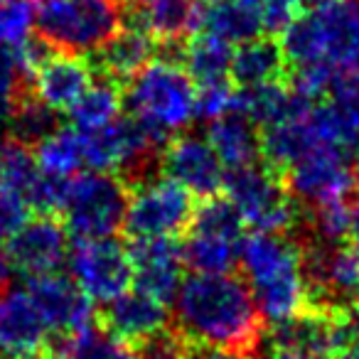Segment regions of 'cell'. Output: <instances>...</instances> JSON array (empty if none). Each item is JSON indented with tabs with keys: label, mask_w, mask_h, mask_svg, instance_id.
Masks as SVG:
<instances>
[{
	"label": "cell",
	"mask_w": 359,
	"mask_h": 359,
	"mask_svg": "<svg viewBox=\"0 0 359 359\" xmlns=\"http://www.w3.org/2000/svg\"><path fill=\"white\" fill-rule=\"evenodd\" d=\"M175 305L177 332L197 347L251 349L259 344L264 318L244 278L195 273L182 280Z\"/></svg>",
	"instance_id": "1"
},
{
	"label": "cell",
	"mask_w": 359,
	"mask_h": 359,
	"mask_svg": "<svg viewBox=\"0 0 359 359\" xmlns=\"http://www.w3.org/2000/svg\"><path fill=\"white\" fill-rule=\"evenodd\" d=\"M239 266L261 318L271 325L308 308L310 295L303 246L295 239L254 231L241 239Z\"/></svg>",
	"instance_id": "2"
},
{
	"label": "cell",
	"mask_w": 359,
	"mask_h": 359,
	"mask_svg": "<svg viewBox=\"0 0 359 359\" xmlns=\"http://www.w3.org/2000/svg\"><path fill=\"white\" fill-rule=\"evenodd\" d=\"M280 35L285 62L293 69L323 65L337 76L359 69V0H305Z\"/></svg>",
	"instance_id": "3"
},
{
	"label": "cell",
	"mask_w": 359,
	"mask_h": 359,
	"mask_svg": "<svg viewBox=\"0 0 359 359\" xmlns=\"http://www.w3.org/2000/svg\"><path fill=\"white\" fill-rule=\"evenodd\" d=\"M123 104L165 145L197 118V84L182 62L155 57L128 79Z\"/></svg>",
	"instance_id": "4"
},
{
	"label": "cell",
	"mask_w": 359,
	"mask_h": 359,
	"mask_svg": "<svg viewBox=\"0 0 359 359\" xmlns=\"http://www.w3.org/2000/svg\"><path fill=\"white\" fill-rule=\"evenodd\" d=\"M123 27L121 0H42L37 32L55 52L96 55Z\"/></svg>",
	"instance_id": "5"
},
{
	"label": "cell",
	"mask_w": 359,
	"mask_h": 359,
	"mask_svg": "<svg viewBox=\"0 0 359 359\" xmlns=\"http://www.w3.org/2000/svg\"><path fill=\"white\" fill-rule=\"evenodd\" d=\"M130 185L116 172H81L69 177L62 222L76 241L109 239L123 229Z\"/></svg>",
	"instance_id": "6"
},
{
	"label": "cell",
	"mask_w": 359,
	"mask_h": 359,
	"mask_svg": "<svg viewBox=\"0 0 359 359\" xmlns=\"http://www.w3.org/2000/svg\"><path fill=\"white\" fill-rule=\"evenodd\" d=\"M226 197L234 202L241 219L254 231L288 234L300 222L298 202L290 195L285 177L269 165L229 170L224 180Z\"/></svg>",
	"instance_id": "7"
},
{
	"label": "cell",
	"mask_w": 359,
	"mask_h": 359,
	"mask_svg": "<svg viewBox=\"0 0 359 359\" xmlns=\"http://www.w3.org/2000/svg\"><path fill=\"white\" fill-rule=\"evenodd\" d=\"M81 143H84V163L91 170L116 172L128 185L148 180L150 172L160 165L158 148L163 143L133 116L128 118L118 116L104 128L86 130L81 133Z\"/></svg>",
	"instance_id": "8"
},
{
	"label": "cell",
	"mask_w": 359,
	"mask_h": 359,
	"mask_svg": "<svg viewBox=\"0 0 359 359\" xmlns=\"http://www.w3.org/2000/svg\"><path fill=\"white\" fill-rule=\"evenodd\" d=\"M195 195L170 177H148L130 185L123 231L135 239H175L190 229Z\"/></svg>",
	"instance_id": "9"
},
{
	"label": "cell",
	"mask_w": 359,
	"mask_h": 359,
	"mask_svg": "<svg viewBox=\"0 0 359 359\" xmlns=\"http://www.w3.org/2000/svg\"><path fill=\"white\" fill-rule=\"evenodd\" d=\"M310 308L327 313L359 310V246L310 241L303 249Z\"/></svg>",
	"instance_id": "10"
},
{
	"label": "cell",
	"mask_w": 359,
	"mask_h": 359,
	"mask_svg": "<svg viewBox=\"0 0 359 359\" xmlns=\"http://www.w3.org/2000/svg\"><path fill=\"white\" fill-rule=\"evenodd\" d=\"M295 202L318 207L359 192V163L332 145H315L283 172Z\"/></svg>",
	"instance_id": "11"
},
{
	"label": "cell",
	"mask_w": 359,
	"mask_h": 359,
	"mask_svg": "<svg viewBox=\"0 0 359 359\" xmlns=\"http://www.w3.org/2000/svg\"><path fill=\"white\" fill-rule=\"evenodd\" d=\"M72 280L91 303H111L133 283L128 246L109 239H81L69 251Z\"/></svg>",
	"instance_id": "12"
},
{
	"label": "cell",
	"mask_w": 359,
	"mask_h": 359,
	"mask_svg": "<svg viewBox=\"0 0 359 359\" xmlns=\"http://www.w3.org/2000/svg\"><path fill=\"white\" fill-rule=\"evenodd\" d=\"M25 288L52 330V337H55L52 352L69 337L81 334L99 325L94 303L67 276L47 273L37 276V278H27Z\"/></svg>",
	"instance_id": "13"
},
{
	"label": "cell",
	"mask_w": 359,
	"mask_h": 359,
	"mask_svg": "<svg viewBox=\"0 0 359 359\" xmlns=\"http://www.w3.org/2000/svg\"><path fill=\"white\" fill-rule=\"evenodd\" d=\"M165 177L175 180L195 197L219 195L226 180V168L212 143L195 133H177L165 143L160 158Z\"/></svg>",
	"instance_id": "14"
},
{
	"label": "cell",
	"mask_w": 359,
	"mask_h": 359,
	"mask_svg": "<svg viewBox=\"0 0 359 359\" xmlns=\"http://www.w3.org/2000/svg\"><path fill=\"white\" fill-rule=\"evenodd\" d=\"M50 325L27 288H13L0 300V359H45L52 354Z\"/></svg>",
	"instance_id": "15"
},
{
	"label": "cell",
	"mask_w": 359,
	"mask_h": 359,
	"mask_svg": "<svg viewBox=\"0 0 359 359\" xmlns=\"http://www.w3.org/2000/svg\"><path fill=\"white\" fill-rule=\"evenodd\" d=\"M8 256L25 278L57 273L69 259V231L55 215L30 217L8 241Z\"/></svg>",
	"instance_id": "16"
},
{
	"label": "cell",
	"mask_w": 359,
	"mask_h": 359,
	"mask_svg": "<svg viewBox=\"0 0 359 359\" xmlns=\"http://www.w3.org/2000/svg\"><path fill=\"white\" fill-rule=\"evenodd\" d=\"M133 261V285L150 298L172 305L185 271L182 244L177 239H135L128 246Z\"/></svg>",
	"instance_id": "17"
},
{
	"label": "cell",
	"mask_w": 359,
	"mask_h": 359,
	"mask_svg": "<svg viewBox=\"0 0 359 359\" xmlns=\"http://www.w3.org/2000/svg\"><path fill=\"white\" fill-rule=\"evenodd\" d=\"M94 74L96 69L89 57L52 50L30 74L32 96L62 114V111H69L79 101V96L94 84Z\"/></svg>",
	"instance_id": "18"
},
{
	"label": "cell",
	"mask_w": 359,
	"mask_h": 359,
	"mask_svg": "<svg viewBox=\"0 0 359 359\" xmlns=\"http://www.w3.org/2000/svg\"><path fill=\"white\" fill-rule=\"evenodd\" d=\"M99 325L111 337L138 347L155 332L168 327V305L150 298L143 290H126L106 303Z\"/></svg>",
	"instance_id": "19"
},
{
	"label": "cell",
	"mask_w": 359,
	"mask_h": 359,
	"mask_svg": "<svg viewBox=\"0 0 359 359\" xmlns=\"http://www.w3.org/2000/svg\"><path fill=\"white\" fill-rule=\"evenodd\" d=\"M133 25L148 32L158 45L185 42L197 32L200 6L195 0H130Z\"/></svg>",
	"instance_id": "20"
},
{
	"label": "cell",
	"mask_w": 359,
	"mask_h": 359,
	"mask_svg": "<svg viewBox=\"0 0 359 359\" xmlns=\"http://www.w3.org/2000/svg\"><path fill=\"white\" fill-rule=\"evenodd\" d=\"M158 57V42L140 27H121L94 55V69L118 84L135 76L145 65Z\"/></svg>",
	"instance_id": "21"
},
{
	"label": "cell",
	"mask_w": 359,
	"mask_h": 359,
	"mask_svg": "<svg viewBox=\"0 0 359 359\" xmlns=\"http://www.w3.org/2000/svg\"><path fill=\"white\" fill-rule=\"evenodd\" d=\"M207 140L217 150L226 170H239L256 165L261 158V130L249 116L239 111L210 121Z\"/></svg>",
	"instance_id": "22"
},
{
	"label": "cell",
	"mask_w": 359,
	"mask_h": 359,
	"mask_svg": "<svg viewBox=\"0 0 359 359\" xmlns=\"http://www.w3.org/2000/svg\"><path fill=\"white\" fill-rule=\"evenodd\" d=\"M285 67L288 62L280 42L259 35L249 42H241L234 50L229 79L236 89H254L269 81L285 79Z\"/></svg>",
	"instance_id": "23"
},
{
	"label": "cell",
	"mask_w": 359,
	"mask_h": 359,
	"mask_svg": "<svg viewBox=\"0 0 359 359\" xmlns=\"http://www.w3.org/2000/svg\"><path fill=\"white\" fill-rule=\"evenodd\" d=\"M197 30L210 32L229 45H241L264 32L259 18L241 0H212L207 6H200V20Z\"/></svg>",
	"instance_id": "24"
},
{
	"label": "cell",
	"mask_w": 359,
	"mask_h": 359,
	"mask_svg": "<svg viewBox=\"0 0 359 359\" xmlns=\"http://www.w3.org/2000/svg\"><path fill=\"white\" fill-rule=\"evenodd\" d=\"M231 57H234V50L229 42L202 30H197L182 45V67L190 72L197 86L215 84V81H231Z\"/></svg>",
	"instance_id": "25"
},
{
	"label": "cell",
	"mask_w": 359,
	"mask_h": 359,
	"mask_svg": "<svg viewBox=\"0 0 359 359\" xmlns=\"http://www.w3.org/2000/svg\"><path fill=\"white\" fill-rule=\"evenodd\" d=\"M35 160L40 170L52 177L69 180L79 175L84 168V143H81V133L74 126H57L50 135L35 145Z\"/></svg>",
	"instance_id": "26"
},
{
	"label": "cell",
	"mask_w": 359,
	"mask_h": 359,
	"mask_svg": "<svg viewBox=\"0 0 359 359\" xmlns=\"http://www.w3.org/2000/svg\"><path fill=\"white\" fill-rule=\"evenodd\" d=\"M121 109H123L121 84L104 76V81H94L67 114L72 118V126L86 133V130H99L114 123L121 116Z\"/></svg>",
	"instance_id": "27"
},
{
	"label": "cell",
	"mask_w": 359,
	"mask_h": 359,
	"mask_svg": "<svg viewBox=\"0 0 359 359\" xmlns=\"http://www.w3.org/2000/svg\"><path fill=\"white\" fill-rule=\"evenodd\" d=\"M241 241L222 239V236L187 231V241L182 244L185 266L195 273H231L239 264Z\"/></svg>",
	"instance_id": "28"
},
{
	"label": "cell",
	"mask_w": 359,
	"mask_h": 359,
	"mask_svg": "<svg viewBox=\"0 0 359 359\" xmlns=\"http://www.w3.org/2000/svg\"><path fill=\"white\" fill-rule=\"evenodd\" d=\"M40 165L35 160V153L30 145L6 140L0 145V190L18 195L30 205V192L40 177Z\"/></svg>",
	"instance_id": "29"
},
{
	"label": "cell",
	"mask_w": 359,
	"mask_h": 359,
	"mask_svg": "<svg viewBox=\"0 0 359 359\" xmlns=\"http://www.w3.org/2000/svg\"><path fill=\"white\" fill-rule=\"evenodd\" d=\"M354 217H357V205H354L352 197L330 200L318 207H310V217H308L310 241L344 244L347 239H352Z\"/></svg>",
	"instance_id": "30"
},
{
	"label": "cell",
	"mask_w": 359,
	"mask_h": 359,
	"mask_svg": "<svg viewBox=\"0 0 359 359\" xmlns=\"http://www.w3.org/2000/svg\"><path fill=\"white\" fill-rule=\"evenodd\" d=\"M241 229H244V219H241L234 202L229 197L212 195L202 197L195 205V215H192L187 231H200V234L241 241Z\"/></svg>",
	"instance_id": "31"
},
{
	"label": "cell",
	"mask_w": 359,
	"mask_h": 359,
	"mask_svg": "<svg viewBox=\"0 0 359 359\" xmlns=\"http://www.w3.org/2000/svg\"><path fill=\"white\" fill-rule=\"evenodd\" d=\"M52 354H65L69 359H140L138 349L133 344H126L121 339L111 337L109 332L101 330V325L69 337Z\"/></svg>",
	"instance_id": "32"
},
{
	"label": "cell",
	"mask_w": 359,
	"mask_h": 359,
	"mask_svg": "<svg viewBox=\"0 0 359 359\" xmlns=\"http://www.w3.org/2000/svg\"><path fill=\"white\" fill-rule=\"evenodd\" d=\"M6 126L11 130L13 140L25 145H37L60 123H57V111H52L50 106H45L35 96H30V99L18 101Z\"/></svg>",
	"instance_id": "33"
},
{
	"label": "cell",
	"mask_w": 359,
	"mask_h": 359,
	"mask_svg": "<svg viewBox=\"0 0 359 359\" xmlns=\"http://www.w3.org/2000/svg\"><path fill=\"white\" fill-rule=\"evenodd\" d=\"M37 27L35 0H0V45L18 50Z\"/></svg>",
	"instance_id": "34"
},
{
	"label": "cell",
	"mask_w": 359,
	"mask_h": 359,
	"mask_svg": "<svg viewBox=\"0 0 359 359\" xmlns=\"http://www.w3.org/2000/svg\"><path fill=\"white\" fill-rule=\"evenodd\" d=\"M22 72L20 60H18V50L0 45V126H6L11 118L15 104L22 99Z\"/></svg>",
	"instance_id": "35"
},
{
	"label": "cell",
	"mask_w": 359,
	"mask_h": 359,
	"mask_svg": "<svg viewBox=\"0 0 359 359\" xmlns=\"http://www.w3.org/2000/svg\"><path fill=\"white\" fill-rule=\"evenodd\" d=\"M241 3L254 11L264 32L269 35H280L305 6V0H241Z\"/></svg>",
	"instance_id": "36"
},
{
	"label": "cell",
	"mask_w": 359,
	"mask_h": 359,
	"mask_svg": "<svg viewBox=\"0 0 359 359\" xmlns=\"http://www.w3.org/2000/svg\"><path fill=\"white\" fill-rule=\"evenodd\" d=\"M236 86L231 81H215V84L197 86V118L215 121L219 116L234 111Z\"/></svg>",
	"instance_id": "37"
},
{
	"label": "cell",
	"mask_w": 359,
	"mask_h": 359,
	"mask_svg": "<svg viewBox=\"0 0 359 359\" xmlns=\"http://www.w3.org/2000/svg\"><path fill=\"white\" fill-rule=\"evenodd\" d=\"M140 359H187L190 357L192 344L187 342L177 330H160L153 337L140 342L138 347Z\"/></svg>",
	"instance_id": "38"
},
{
	"label": "cell",
	"mask_w": 359,
	"mask_h": 359,
	"mask_svg": "<svg viewBox=\"0 0 359 359\" xmlns=\"http://www.w3.org/2000/svg\"><path fill=\"white\" fill-rule=\"evenodd\" d=\"M27 219H30V205L22 197L0 190V244H8Z\"/></svg>",
	"instance_id": "39"
},
{
	"label": "cell",
	"mask_w": 359,
	"mask_h": 359,
	"mask_svg": "<svg viewBox=\"0 0 359 359\" xmlns=\"http://www.w3.org/2000/svg\"><path fill=\"white\" fill-rule=\"evenodd\" d=\"M187 359H254L246 349H231V347H197L192 344L190 357Z\"/></svg>",
	"instance_id": "40"
},
{
	"label": "cell",
	"mask_w": 359,
	"mask_h": 359,
	"mask_svg": "<svg viewBox=\"0 0 359 359\" xmlns=\"http://www.w3.org/2000/svg\"><path fill=\"white\" fill-rule=\"evenodd\" d=\"M266 359H330V357H325V354H315V352H303V349L269 347V357Z\"/></svg>",
	"instance_id": "41"
},
{
	"label": "cell",
	"mask_w": 359,
	"mask_h": 359,
	"mask_svg": "<svg viewBox=\"0 0 359 359\" xmlns=\"http://www.w3.org/2000/svg\"><path fill=\"white\" fill-rule=\"evenodd\" d=\"M334 357L337 359H359V334H354V337L349 339V342L344 344Z\"/></svg>",
	"instance_id": "42"
},
{
	"label": "cell",
	"mask_w": 359,
	"mask_h": 359,
	"mask_svg": "<svg viewBox=\"0 0 359 359\" xmlns=\"http://www.w3.org/2000/svg\"><path fill=\"white\" fill-rule=\"evenodd\" d=\"M354 205H357V217H354V229H352V244H357L359 246V197H357V202H354Z\"/></svg>",
	"instance_id": "43"
},
{
	"label": "cell",
	"mask_w": 359,
	"mask_h": 359,
	"mask_svg": "<svg viewBox=\"0 0 359 359\" xmlns=\"http://www.w3.org/2000/svg\"><path fill=\"white\" fill-rule=\"evenodd\" d=\"M0 285H3V283H0ZM0 300H3V293H0Z\"/></svg>",
	"instance_id": "44"
},
{
	"label": "cell",
	"mask_w": 359,
	"mask_h": 359,
	"mask_svg": "<svg viewBox=\"0 0 359 359\" xmlns=\"http://www.w3.org/2000/svg\"><path fill=\"white\" fill-rule=\"evenodd\" d=\"M205 3H212V0H205Z\"/></svg>",
	"instance_id": "45"
}]
</instances>
